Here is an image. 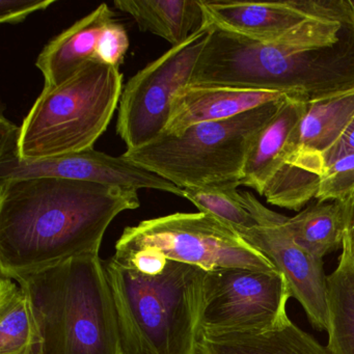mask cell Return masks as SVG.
Returning a JSON list of instances; mask_svg holds the SVG:
<instances>
[{
	"instance_id": "1",
	"label": "cell",
	"mask_w": 354,
	"mask_h": 354,
	"mask_svg": "<svg viewBox=\"0 0 354 354\" xmlns=\"http://www.w3.org/2000/svg\"><path fill=\"white\" fill-rule=\"evenodd\" d=\"M190 86L279 93L306 103L354 91V1L300 34L260 43L210 24Z\"/></svg>"
},
{
	"instance_id": "2",
	"label": "cell",
	"mask_w": 354,
	"mask_h": 354,
	"mask_svg": "<svg viewBox=\"0 0 354 354\" xmlns=\"http://www.w3.org/2000/svg\"><path fill=\"white\" fill-rule=\"evenodd\" d=\"M140 206L138 190L61 178L0 182V272H40L99 254L105 232Z\"/></svg>"
},
{
	"instance_id": "3",
	"label": "cell",
	"mask_w": 354,
	"mask_h": 354,
	"mask_svg": "<svg viewBox=\"0 0 354 354\" xmlns=\"http://www.w3.org/2000/svg\"><path fill=\"white\" fill-rule=\"evenodd\" d=\"M30 298L36 354H125L117 308L99 254L16 277Z\"/></svg>"
},
{
	"instance_id": "4",
	"label": "cell",
	"mask_w": 354,
	"mask_h": 354,
	"mask_svg": "<svg viewBox=\"0 0 354 354\" xmlns=\"http://www.w3.org/2000/svg\"><path fill=\"white\" fill-rule=\"evenodd\" d=\"M125 354H198L208 271L167 260L147 274L104 261Z\"/></svg>"
},
{
	"instance_id": "5",
	"label": "cell",
	"mask_w": 354,
	"mask_h": 354,
	"mask_svg": "<svg viewBox=\"0 0 354 354\" xmlns=\"http://www.w3.org/2000/svg\"><path fill=\"white\" fill-rule=\"evenodd\" d=\"M122 93L119 68L101 62H90L59 86L44 88L20 126V157L37 160L94 148Z\"/></svg>"
},
{
	"instance_id": "6",
	"label": "cell",
	"mask_w": 354,
	"mask_h": 354,
	"mask_svg": "<svg viewBox=\"0 0 354 354\" xmlns=\"http://www.w3.org/2000/svg\"><path fill=\"white\" fill-rule=\"evenodd\" d=\"M286 97L221 121L194 124L179 134L127 150L123 156L181 189L239 183L254 140Z\"/></svg>"
},
{
	"instance_id": "7",
	"label": "cell",
	"mask_w": 354,
	"mask_h": 354,
	"mask_svg": "<svg viewBox=\"0 0 354 354\" xmlns=\"http://www.w3.org/2000/svg\"><path fill=\"white\" fill-rule=\"evenodd\" d=\"M113 258L148 274L160 271L167 260L208 272L229 268L277 270L262 252L204 212L175 213L126 227Z\"/></svg>"
},
{
	"instance_id": "8",
	"label": "cell",
	"mask_w": 354,
	"mask_h": 354,
	"mask_svg": "<svg viewBox=\"0 0 354 354\" xmlns=\"http://www.w3.org/2000/svg\"><path fill=\"white\" fill-rule=\"evenodd\" d=\"M291 292L279 270L217 269L207 272L201 333H269L290 322Z\"/></svg>"
},
{
	"instance_id": "9",
	"label": "cell",
	"mask_w": 354,
	"mask_h": 354,
	"mask_svg": "<svg viewBox=\"0 0 354 354\" xmlns=\"http://www.w3.org/2000/svg\"><path fill=\"white\" fill-rule=\"evenodd\" d=\"M209 28L171 47L128 80L120 99L117 124L127 150L146 146L165 134L174 101L190 84Z\"/></svg>"
},
{
	"instance_id": "10",
	"label": "cell",
	"mask_w": 354,
	"mask_h": 354,
	"mask_svg": "<svg viewBox=\"0 0 354 354\" xmlns=\"http://www.w3.org/2000/svg\"><path fill=\"white\" fill-rule=\"evenodd\" d=\"M20 127L0 117V182L32 178H61L105 185L161 190L183 198V189L124 157L94 148L51 158L24 159L19 155Z\"/></svg>"
},
{
	"instance_id": "11",
	"label": "cell",
	"mask_w": 354,
	"mask_h": 354,
	"mask_svg": "<svg viewBox=\"0 0 354 354\" xmlns=\"http://www.w3.org/2000/svg\"><path fill=\"white\" fill-rule=\"evenodd\" d=\"M209 24L260 43H273L308 30L333 10V0L250 3L201 0Z\"/></svg>"
},
{
	"instance_id": "12",
	"label": "cell",
	"mask_w": 354,
	"mask_h": 354,
	"mask_svg": "<svg viewBox=\"0 0 354 354\" xmlns=\"http://www.w3.org/2000/svg\"><path fill=\"white\" fill-rule=\"evenodd\" d=\"M285 223L258 225L239 236L266 256L283 275L291 297L301 304L314 328L327 330V277L322 259L315 258L297 245L283 225Z\"/></svg>"
},
{
	"instance_id": "13",
	"label": "cell",
	"mask_w": 354,
	"mask_h": 354,
	"mask_svg": "<svg viewBox=\"0 0 354 354\" xmlns=\"http://www.w3.org/2000/svg\"><path fill=\"white\" fill-rule=\"evenodd\" d=\"M115 14L106 3L64 30L44 47L36 67L44 76V88H53L71 77L82 66L98 62L103 30Z\"/></svg>"
},
{
	"instance_id": "14",
	"label": "cell",
	"mask_w": 354,
	"mask_h": 354,
	"mask_svg": "<svg viewBox=\"0 0 354 354\" xmlns=\"http://www.w3.org/2000/svg\"><path fill=\"white\" fill-rule=\"evenodd\" d=\"M279 93L237 88L186 86L174 101L165 134H179L194 124L231 119L283 98Z\"/></svg>"
},
{
	"instance_id": "15",
	"label": "cell",
	"mask_w": 354,
	"mask_h": 354,
	"mask_svg": "<svg viewBox=\"0 0 354 354\" xmlns=\"http://www.w3.org/2000/svg\"><path fill=\"white\" fill-rule=\"evenodd\" d=\"M308 104L286 97L275 117L252 144L244 163L240 186H248L263 196L267 184L285 163L288 140L306 113Z\"/></svg>"
},
{
	"instance_id": "16",
	"label": "cell",
	"mask_w": 354,
	"mask_h": 354,
	"mask_svg": "<svg viewBox=\"0 0 354 354\" xmlns=\"http://www.w3.org/2000/svg\"><path fill=\"white\" fill-rule=\"evenodd\" d=\"M113 5L131 16L142 32L165 39L171 47L210 26L201 0H117Z\"/></svg>"
},
{
	"instance_id": "17",
	"label": "cell",
	"mask_w": 354,
	"mask_h": 354,
	"mask_svg": "<svg viewBox=\"0 0 354 354\" xmlns=\"http://www.w3.org/2000/svg\"><path fill=\"white\" fill-rule=\"evenodd\" d=\"M198 354H331L313 335L290 321L283 328L260 333H201Z\"/></svg>"
},
{
	"instance_id": "18",
	"label": "cell",
	"mask_w": 354,
	"mask_h": 354,
	"mask_svg": "<svg viewBox=\"0 0 354 354\" xmlns=\"http://www.w3.org/2000/svg\"><path fill=\"white\" fill-rule=\"evenodd\" d=\"M326 283L327 349L331 354H354V254L346 236L339 264Z\"/></svg>"
},
{
	"instance_id": "19",
	"label": "cell",
	"mask_w": 354,
	"mask_h": 354,
	"mask_svg": "<svg viewBox=\"0 0 354 354\" xmlns=\"http://www.w3.org/2000/svg\"><path fill=\"white\" fill-rule=\"evenodd\" d=\"M297 245L315 258L343 248L346 206L337 201H318L283 223Z\"/></svg>"
},
{
	"instance_id": "20",
	"label": "cell",
	"mask_w": 354,
	"mask_h": 354,
	"mask_svg": "<svg viewBox=\"0 0 354 354\" xmlns=\"http://www.w3.org/2000/svg\"><path fill=\"white\" fill-rule=\"evenodd\" d=\"M40 345L30 298L11 277L0 279V354H36Z\"/></svg>"
},
{
	"instance_id": "21",
	"label": "cell",
	"mask_w": 354,
	"mask_h": 354,
	"mask_svg": "<svg viewBox=\"0 0 354 354\" xmlns=\"http://www.w3.org/2000/svg\"><path fill=\"white\" fill-rule=\"evenodd\" d=\"M239 183L221 184L207 187L185 188L183 198L240 235L246 230L258 227L256 216L250 210L248 194L239 192Z\"/></svg>"
},
{
	"instance_id": "22",
	"label": "cell",
	"mask_w": 354,
	"mask_h": 354,
	"mask_svg": "<svg viewBox=\"0 0 354 354\" xmlns=\"http://www.w3.org/2000/svg\"><path fill=\"white\" fill-rule=\"evenodd\" d=\"M354 198V154L331 165L321 180L316 198L347 204Z\"/></svg>"
},
{
	"instance_id": "23",
	"label": "cell",
	"mask_w": 354,
	"mask_h": 354,
	"mask_svg": "<svg viewBox=\"0 0 354 354\" xmlns=\"http://www.w3.org/2000/svg\"><path fill=\"white\" fill-rule=\"evenodd\" d=\"M129 37L123 24L117 20L107 24L101 37L98 62L120 68L129 49Z\"/></svg>"
},
{
	"instance_id": "24",
	"label": "cell",
	"mask_w": 354,
	"mask_h": 354,
	"mask_svg": "<svg viewBox=\"0 0 354 354\" xmlns=\"http://www.w3.org/2000/svg\"><path fill=\"white\" fill-rule=\"evenodd\" d=\"M55 0H1L0 1V22L18 24L36 12L45 11Z\"/></svg>"
},
{
	"instance_id": "25",
	"label": "cell",
	"mask_w": 354,
	"mask_h": 354,
	"mask_svg": "<svg viewBox=\"0 0 354 354\" xmlns=\"http://www.w3.org/2000/svg\"><path fill=\"white\" fill-rule=\"evenodd\" d=\"M351 154H354V118L342 134L341 138L322 155L319 160L316 174L320 181L325 171L331 165L339 159Z\"/></svg>"
},
{
	"instance_id": "26",
	"label": "cell",
	"mask_w": 354,
	"mask_h": 354,
	"mask_svg": "<svg viewBox=\"0 0 354 354\" xmlns=\"http://www.w3.org/2000/svg\"><path fill=\"white\" fill-rule=\"evenodd\" d=\"M346 206V232L345 236L348 238L354 254V198L345 204Z\"/></svg>"
}]
</instances>
